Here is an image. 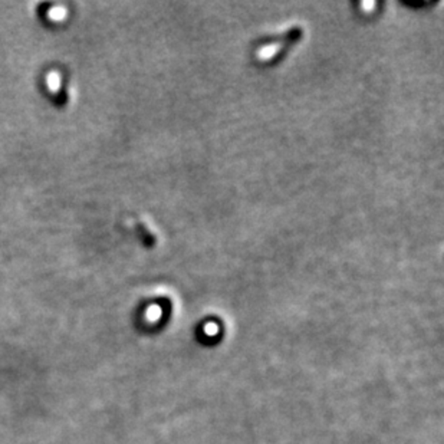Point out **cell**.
<instances>
[{
    "instance_id": "cell-1",
    "label": "cell",
    "mask_w": 444,
    "mask_h": 444,
    "mask_svg": "<svg viewBox=\"0 0 444 444\" xmlns=\"http://www.w3.org/2000/svg\"><path fill=\"white\" fill-rule=\"evenodd\" d=\"M302 29L299 26H293L292 29H289L279 40L278 45V55H281L286 48H289L290 45H295L302 38Z\"/></svg>"
}]
</instances>
